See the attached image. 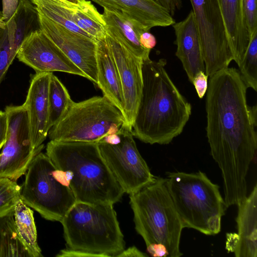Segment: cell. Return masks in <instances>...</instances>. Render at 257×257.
I'll return each mask as SVG.
<instances>
[{
    "mask_svg": "<svg viewBox=\"0 0 257 257\" xmlns=\"http://www.w3.org/2000/svg\"><path fill=\"white\" fill-rule=\"evenodd\" d=\"M239 72L228 67L210 76L206 97L211 154L223 180L226 208L247 197L246 176L257 149L256 106L246 101Z\"/></svg>",
    "mask_w": 257,
    "mask_h": 257,
    "instance_id": "6da1fadb",
    "label": "cell"
},
{
    "mask_svg": "<svg viewBox=\"0 0 257 257\" xmlns=\"http://www.w3.org/2000/svg\"><path fill=\"white\" fill-rule=\"evenodd\" d=\"M166 59L143 61V86L132 132L142 142L166 145L182 132L192 107L167 72Z\"/></svg>",
    "mask_w": 257,
    "mask_h": 257,
    "instance_id": "7a4b0ae2",
    "label": "cell"
},
{
    "mask_svg": "<svg viewBox=\"0 0 257 257\" xmlns=\"http://www.w3.org/2000/svg\"><path fill=\"white\" fill-rule=\"evenodd\" d=\"M46 154L56 168L65 172L76 202L113 205L125 193L97 142L50 141Z\"/></svg>",
    "mask_w": 257,
    "mask_h": 257,
    "instance_id": "3957f363",
    "label": "cell"
},
{
    "mask_svg": "<svg viewBox=\"0 0 257 257\" xmlns=\"http://www.w3.org/2000/svg\"><path fill=\"white\" fill-rule=\"evenodd\" d=\"M166 184L184 228L207 235L220 231L225 204L219 186L204 173L169 172Z\"/></svg>",
    "mask_w": 257,
    "mask_h": 257,
    "instance_id": "277c9868",
    "label": "cell"
},
{
    "mask_svg": "<svg viewBox=\"0 0 257 257\" xmlns=\"http://www.w3.org/2000/svg\"><path fill=\"white\" fill-rule=\"evenodd\" d=\"M113 205L76 202L60 222L67 248L102 257L116 256L124 249Z\"/></svg>",
    "mask_w": 257,
    "mask_h": 257,
    "instance_id": "5b68a950",
    "label": "cell"
},
{
    "mask_svg": "<svg viewBox=\"0 0 257 257\" xmlns=\"http://www.w3.org/2000/svg\"><path fill=\"white\" fill-rule=\"evenodd\" d=\"M166 178H156L154 182L130 194L135 229L146 246L164 245L169 257H180V242L184 227L168 190Z\"/></svg>",
    "mask_w": 257,
    "mask_h": 257,
    "instance_id": "8992f818",
    "label": "cell"
},
{
    "mask_svg": "<svg viewBox=\"0 0 257 257\" xmlns=\"http://www.w3.org/2000/svg\"><path fill=\"white\" fill-rule=\"evenodd\" d=\"M124 124V115L117 107L103 95L95 96L73 101L48 136L50 141L98 143L108 135L118 133Z\"/></svg>",
    "mask_w": 257,
    "mask_h": 257,
    "instance_id": "52a82bcc",
    "label": "cell"
},
{
    "mask_svg": "<svg viewBox=\"0 0 257 257\" xmlns=\"http://www.w3.org/2000/svg\"><path fill=\"white\" fill-rule=\"evenodd\" d=\"M55 168L46 154L36 155L26 172L20 198L45 219L61 222L76 200L70 188L54 177Z\"/></svg>",
    "mask_w": 257,
    "mask_h": 257,
    "instance_id": "ba28073f",
    "label": "cell"
},
{
    "mask_svg": "<svg viewBox=\"0 0 257 257\" xmlns=\"http://www.w3.org/2000/svg\"><path fill=\"white\" fill-rule=\"evenodd\" d=\"M197 25L205 74L228 67L234 56L219 0H190Z\"/></svg>",
    "mask_w": 257,
    "mask_h": 257,
    "instance_id": "9c48e42d",
    "label": "cell"
},
{
    "mask_svg": "<svg viewBox=\"0 0 257 257\" xmlns=\"http://www.w3.org/2000/svg\"><path fill=\"white\" fill-rule=\"evenodd\" d=\"M117 144L98 143L101 155L124 193L129 195L153 183V175L139 152L132 130L123 125Z\"/></svg>",
    "mask_w": 257,
    "mask_h": 257,
    "instance_id": "30bf717a",
    "label": "cell"
},
{
    "mask_svg": "<svg viewBox=\"0 0 257 257\" xmlns=\"http://www.w3.org/2000/svg\"><path fill=\"white\" fill-rule=\"evenodd\" d=\"M5 111L8 117V130L0 154V177L17 181L26 173L44 146L38 149L34 147L28 113L24 104L7 106Z\"/></svg>",
    "mask_w": 257,
    "mask_h": 257,
    "instance_id": "8fae6325",
    "label": "cell"
},
{
    "mask_svg": "<svg viewBox=\"0 0 257 257\" xmlns=\"http://www.w3.org/2000/svg\"><path fill=\"white\" fill-rule=\"evenodd\" d=\"M36 9L73 32L97 40L106 34L102 14L89 1L76 5L62 0H31Z\"/></svg>",
    "mask_w": 257,
    "mask_h": 257,
    "instance_id": "7c38bea8",
    "label": "cell"
},
{
    "mask_svg": "<svg viewBox=\"0 0 257 257\" xmlns=\"http://www.w3.org/2000/svg\"><path fill=\"white\" fill-rule=\"evenodd\" d=\"M37 11L39 29L85 74L87 79L97 85L96 40L70 31Z\"/></svg>",
    "mask_w": 257,
    "mask_h": 257,
    "instance_id": "4fadbf2b",
    "label": "cell"
},
{
    "mask_svg": "<svg viewBox=\"0 0 257 257\" xmlns=\"http://www.w3.org/2000/svg\"><path fill=\"white\" fill-rule=\"evenodd\" d=\"M16 56L36 73L59 71L86 78L85 74L40 29L24 39Z\"/></svg>",
    "mask_w": 257,
    "mask_h": 257,
    "instance_id": "5bb4252c",
    "label": "cell"
},
{
    "mask_svg": "<svg viewBox=\"0 0 257 257\" xmlns=\"http://www.w3.org/2000/svg\"><path fill=\"white\" fill-rule=\"evenodd\" d=\"M106 37L120 77L124 99L125 124L132 130L143 86V61L106 33Z\"/></svg>",
    "mask_w": 257,
    "mask_h": 257,
    "instance_id": "9a60e30c",
    "label": "cell"
},
{
    "mask_svg": "<svg viewBox=\"0 0 257 257\" xmlns=\"http://www.w3.org/2000/svg\"><path fill=\"white\" fill-rule=\"evenodd\" d=\"M52 72L36 73L33 77L23 104L29 116L31 139L38 149L43 146L49 127V86Z\"/></svg>",
    "mask_w": 257,
    "mask_h": 257,
    "instance_id": "2e32d148",
    "label": "cell"
},
{
    "mask_svg": "<svg viewBox=\"0 0 257 257\" xmlns=\"http://www.w3.org/2000/svg\"><path fill=\"white\" fill-rule=\"evenodd\" d=\"M172 26L176 36V56L192 83L198 72L205 71L199 33L192 10L184 20L175 22Z\"/></svg>",
    "mask_w": 257,
    "mask_h": 257,
    "instance_id": "e0dca14e",
    "label": "cell"
},
{
    "mask_svg": "<svg viewBox=\"0 0 257 257\" xmlns=\"http://www.w3.org/2000/svg\"><path fill=\"white\" fill-rule=\"evenodd\" d=\"M110 11L118 12L150 31L154 27L172 26L175 20L155 0H92Z\"/></svg>",
    "mask_w": 257,
    "mask_h": 257,
    "instance_id": "ac0fdd59",
    "label": "cell"
},
{
    "mask_svg": "<svg viewBox=\"0 0 257 257\" xmlns=\"http://www.w3.org/2000/svg\"><path fill=\"white\" fill-rule=\"evenodd\" d=\"M97 84L103 96L124 115V99L118 71L106 35L96 40Z\"/></svg>",
    "mask_w": 257,
    "mask_h": 257,
    "instance_id": "d6986e66",
    "label": "cell"
},
{
    "mask_svg": "<svg viewBox=\"0 0 257 257\" xmlns=\"http://www.w3.org/2000/svg\"><path fill=\"white\" fill-rule=\"evenodd\" d=\"M103 9L106 33L143 61L150 59L151 50L144 48L140 41L142 33L149 31L118 12Z\"/></svg>",
    "mask_w": 257,
    "mask_h": 257,
    "instance_id": "ffe728a7",
    "label": "cell"
},
{
    "mask_svg": "<svg viewBox=\"0 0 257 257\" xmlns=\"http://www.w3.org/2000/svg\"><path fill=\"white\" fill-rule=\"evenodd\" d=\"M257 186L237 206L236 223L238 241L234 251L236 257L257 256Z\"/></svg>",
    "mask_w": 257,
    "mask_h": 257,
    "instance_id": "44dd1931",
    "label": "cell"
},
{
    "mask_svg": "<svg viewBox=\"0 0 257 257\" xmlns=\"http://www.w3.org/2000/svg\"><path fill=\"white\" fill-rule=\"evenodd\" d=\"M231 46L234 61L238 65L249 43L251 35L245 25L243 0H219Z\"/></svg>",
    "mask_w": 257,
    "mask_h": 257,
    "instance_id": "7402d4cb",
    "label": "cell"
},
{
    "mask_svg": "<svg viewBox=\"0 0 257 257\" xmlns=\"http://www.w3.org/2000/svg\"><path fill=\"white\" fill-rule=\"evenodd\" d=\"M12 17L15 25L10 55L13 62L24 39L31 32L39 29L36 27L39 26L36 8L28 0H19L17 8Z\"/></svg>",
    "mask_w": 257,
    "mask_h": 257,
    "instance_id": "603a6c76",
    "label": "cell"
},
{
    "mask_svg": "<svg viewBox=\"0 0 257 257\" xmlns=\"http://www.w3.org/2000/svg\"><path fill=\"white\" fill-rule=\"evenodd\" d=\"M14 216L18 233L32 256H43L37 242L33 210L20 199L15 207Z\"/></svg>",
    "mask_w": 257,
    "mask_h": 257,
    "instance_id": "cb8c5ba5",
    "label": "cell"
},
{
    "mask_svg": "<svg viewBox=\"0 0 257 257\" xmlns=\"http://www.w3.org/2000/svg\"><path fill=\"white\" fill-rule=\"evenodd\" d=\"M14 210L0 216V257H32L17 231Z\"/></svg>",
    "mask_w": 257,
    "mask_h": 257,
    "instance_id": "d4e9b609",
    "label": "cell"
},
{
    "mask_svg": "<svg viewBox=\"0 0 257 257\" xmlns=\"http://www.w3.org/2000/svg\"><path fill=\"white\" fill-rule=\"evenodd\" d=\"M69 93L57 76L52 74L49 86V127L55 124L73 102Z\"/></svg>",
    "mask_w": 257,
    "mask_h": 257,
    "instance_id": "484cf974",
    "label": "cell"
},
{
    "mask_svg": "<svg viewBox=\"0 0 257 257\" xmlns=\"http://www.w3.org/2000/svg\"><path fill=\"white\" fill-rule=\"evenodd\" d=\"M257 31L251 36L246 53L238 65L240 76L247 88L257 91Z\"/></svg>",
    "mask_w": 257,
    "mask_h": 257,
    "instance_id": "4316f807",
    "label": "cell"
},
{
    "mask_svg": "<svg viewBox=\"0 0 257 257\" xmlns=\"http://www.w3.org/2000/svg\"><path fill=\"white\" fill-rule=\"evenodd\" d=\"M21 188L17 181L0 177V216L14 210L17 201L21 199Z\"/></svg>",
    "mask_w": 257,
    "mask_h": 257,
    "instance_id": "83f0119b",
    "label": "cell"
},
{
    "mask_svg": "<svg viewBox=\"0 0 257 257\" xmlns=\"http://www.w3.org/2000/svg\"><path fill=\"white\" fill-rule=\"evenodd\" d=\"M11 41L6 27L0 28V84L13 63L11 60Z\"/></svg>",
    "mask_w": 257,
    "mask_h": 257,
    "instance_id": "f1b7e54d",
    "label": "cell"
},
{
    "mask_svg": "<svg viewBox=\"0 0 257 257\" xmlns=\"http://www.w3.org/2000/svg\"><path fill=\"white\" fill-rule=\"evenodd\" d=\"M243 12L245 25L251 36L257 31L256 0H243Z\"/></svg>",
    "mask_w": 257,
    "mask_h": 257,
    "instance_id": "f546056e",
    "label": "cell"
},
{
    "mask_svg": "<svg viewBox=\"0 0 257 257\" xmlns=\"http://www.w3.org/2000/svg\"><path fill=\"white\" fill-rule=\"evenodd\" d=\"M208 77L205 72L199 71L195 76L192 83L194 85L198 97L202 98L208 87Z\"/></svg>",
    "mask_w": 257,
    "mask_h": 257,
    "instance_id": "4dcf8cb0",
    "label": "cell"
},
{
    "mask_svg": "<svg viewBox=\"0 0 257 257\" xmlns=\"http://www.w3.org/2000/svg\"><path fill=\"white\" fill-rule=\"evenodd\" d=\"M57 257H102L100 254L92 253L80 250L65 248L56 255Z\"/></svg>",
    "mask_w": 257,
    "mask_h": 257,
    "instance_id": "1f68e13d",
    "label": "cell"
},
{
    "mask_svg": "<svg viewBox=\"0 0 257 257\" xmlns=\"http://www.w3.org/2000/svg\"><path fill=\"white\" fill-rule=\"evenodd\" d=\"M19 0H2V13L6 22L8 21L16 11Z\"/></svg>",
    "mask_w": 257,
    "mask_h": 257,
    "instance_id": "d6a6232c",
    "label": "cell"
},
{
    "mask_svg": "<svg viewBox=\"0 0 257 257\" xmlns=\"http://www.w3.org/2000/svg\"><path fill=\"white\" fill-rule=\"evenodd\" d=\"M147 250L153 256H169V252L166 247L161 243H151L147 246Z\"/></svg>",
    "mask_w": 257,
    "mask_h": 257,
    "instance_id": "836d02e7",
    "label": "cell"
},
{
    "mask_svg": "<svg viewBox=\"0 0 257 257\" xmlns=\"http://www.w3.org/2000/svg\"><path fill=\"white\" fill-rule=\"evenodd\" d=\"M8 117L5 111L0 110V150L3 147L7 138Z\"/></svg>",
    "mask_w": 257,
    "mask_h": 257,
    "instance_id": "e575fe53",
    "label": "cell"
},
{
    "mask_svg": "<svg viewBox=\"0 0 257 257\" xmlns=\"http://www.w3.org/2000/svg\"><path fill=\"white\" fill-rule=\"evenodd\" d=\"M157 3L166 9L173 16L176 10L182 7L181 0H155Z\"/></svg>",
    "mask_w": 257,
    "mask_h": 257,
    "instance_id": "d590c367",
    "label": "cell"
},
{
    "mask_svg": "<svg viewBox=\"0 0 257 257\" xmlns=\"http://www.w3.org/2000/svg\"><path fill=\"white\" fill-rule=\"evenodd\" d=\"M140 41L144 48L150 50L154 48L157 43L155 37L149 31H146L141 34Z\"/></svg>",
    "mask_w": 257,
    "mask_h": 257,
    "instance_id": "8d00e7d4",
    "label": "cell"
},
{
    "mask_svg": "<svg viewBox=\"0 0 257 257\" xmlns=\"http://www.w3.org/2000/svg\"><path fill=\"white\" fill-rule=\"evenodd\" d=\"M238 241V236L236 233L226 234L225 248L228 252H234Z\"/></svg>",
    "mask_w": 257,
    "mask_h": 257,
    "instance_id": "74e56055",
    "label": "cell"
},
{
    "mask_svg": "<svg viewBox=\"0 0 257 257\" xmlns=\"http://www.w3.org/2000/svg\"><path fill=\"white\" fill-rule=\"evenodd\" d=\"M117 257H125V256H137L144 257L148 256L146 253L140 251L138 248L135 246L128 247L126 249H123L117 255Z\"/></svg>",
    "mask_w": 257,
    "mask_h": 257,
    "instance_id": "f35d334b",
    "label": "cell"
},
{
    "mask_svg": "<svg viewBox=\"0 0 257 257\" xmlns=\"http://www.w3.org/2000/svg\"><path fill=\"white\" fill-rule=\"evenodd\" d=\"M120 141V137L118 133L108 135L102 139L99 142L109 144H117Z\"/></svg>",
    "mask_w": 257,
    "mask_h": 257,
    "instance_id": "ab89813d",
    "label": "cell"
},
{
    "mask_svg": "<svg viewBox=\"0 0 257 257\" xmlns=\"http://www.w3.org/2000/svg\"><path fill=\"white\" fill-rule=\"evenodd\" d=\"M6 26V22L3 17L2 11H0V28L4 29Z\"/></svg>",
    "mask_w": 257,
    "mask_h": 257,
    "instance_id": "60d3db41",
    "label": "cell"
},
{
    "mask_svg": "<svg viewBox=\"0 0 257 257\" xmlns=\"http://www.w3.org/2000/svg\"><path fill=\"white\" fill-rule=\"evenodd\" d=\"M62 1H64V2H69V3H70L72 4H76V5L79 4V3H80L81 2L83 1L82 0H62Z\"/></svg>",
    "mask_w": 257,
    "mask_h": 257,
    "instance_id": "b9f144b4",
    "label": "cell"
},
{
    "mask_svg": "<svg viewBox=\"0 0 257 257\" xmlns=\"http://www.w3.org/2000/svg\"><path fill=\"white\" fill-rule=\"evenodd\" d=\"M0 158H1V154H0Z\"/></svg>",
    "mask_w": 257,
    "mask_h": 257,
    "instance_id": "7bdbcfd3",
    "label": "cell"
},
{
    "mask_svg": "<svg viewBox=\"0 0 257 257\" xmlns=\"http://www.w3.org/2000/svg\"><path fill=\"white\" fill-rule=\"evenodd\" d=\"M82 1H83V0H82Z\"/></svg>",
    "mask_w": 257,
    "mask_h": 257,
    "instance_id": "ee69618b",
    "label": "cell"
}]
</instances>
